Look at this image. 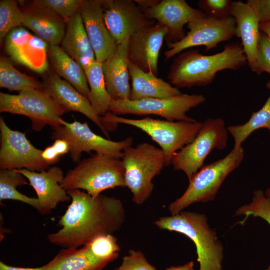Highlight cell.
<instances>
[{"instance_id": "obj_24", "label": "cell", "mask_w": 270, "mask_h": 270, "mask_svg": "<svg viewBox=\"0 0 270 270\" xmlns=\"http://www.w3.org/2000/svg\"><path fill=\"white\" fill-rule=\"evenodd\" d=\"M60 44L62 50L82 67L86 74L96 61L80 11L66 23V34Z\"/></svg>"}, {"instance_id": "obj_28", "label": "cell", "mask_w": 270, "mask_h": 270, "mask_svg": "<svg viewBox=\"0 0 270 270\" xmlns=\"http://www.w3.org/2000/svg\"><path fill=\"white\" fill-rule=\"evenodd\" d=\"M86 76L90 89L88 100L96 113L102 116L110 112L112 100L106 90L102 64L96 60L86 72Z\"/></svg>"}, {"instance_id": "obj_35", "label": "cell", "mask_w": 270, "mask_h": 270, "mask_svg": "<svg viewBox=\"0 0 270 270\" xmlns=\"http://www.w3.org/2000/svg\"><path fill=\"white\" fill-rule=\"evenodd\" d=\"M60 16L67 23L78 11L82 0H34Z\"/></svg>"}, {"instance_id": "obj_11", "label": "cell", "mask_w": 270, "mask_h": 270, "mask_svg": "<svg viewBox=\"0 0 270 270\" xmlns=\"http://www.w3.org/2000/svg\"><path fill=\"white\" fill-rule=\"evenodd\" d=\"M52 140L62 139L70 146V156L74 163H79L82 153L96 154L121 159L123 152L132 146L133 138L129 137L120 142H114L94 133L87 122H66L64 125L52 128Z\"/></svg>"}, {"instance_id": "obj_37", "label": "cell", "mask_w": 270, "mask_h": 270, "mask_svg": "<svg viewBox=\"0 0 270 270\" xmlns=\"http://www.w3.org/2000/svg\"><path fill=\"white\" fill-rule=\"evenodd\" d=\"M264 72L270 74V38L260 32L257 46L255 73L260 75Z\"/></svg>"}, {"instance_id": "obj_14", "label": "cell", "mask_w": 270, "mask_h": 270, "mask_svg": "<svg viewBox=\"0 0 270 270\" xmlns=\"http://www.w3.org/2000/svg\"><path fill=\"white\" fill-rule=\"evenodd\" d=\"M106 24L117 45L138 32L156 24L134 0H102Z\"/></svg>"}, {"instance_id": "obj_6", "label": "cell", "mask_w": 270, "mask_h": 270, "mask_svg": "<svg viewBox=\"0 0 270 270\" xmlns=\"http://www.w3.org/2000/svg\"><path fill=\"white\" fill-rule=\"evenodd\" d=\"M244 157L242 146L234 148L224 158L203 166L189 180L184 193L169 205L172 215L178 214L194 204L214 200L226 178L239 168Z\"/></svg>"}, {"instance_id": "obj_12", "label": "cell", "mask_w": 270, "mask_h": 270, "mask_svg": "<svg viewBox=\"0 0 270 270\" xmlns=\"http://www.w3.org/2000/svg\"><path fill=\"white\" fill-rule=\"evenodd\" d=\"M236 27L235 20L232 16L221 20L206 16L192 21L188 24L189 32L184 39L168 45L166 60L195 46H204L208 52L219 44L231 40L235 36Z\"/></svg>"}, {"instance_id": "obj_21", "label": "cell", "mask_w": 270, "mask_h": 270, "mask_svg": "<svg viewBox=\"0 0 270 270\" xmlns=\"http://www.w3.org/2000/svg\"><path fill=\"white\" fill-rule=\"evenodd\" d=\"M16 170L23 174L29 181V184L35 190L39 200L41 214H50L58 204L71 200L67 191L60 186L65 176L60 168L54 166L39 172L26 169Z\"/></svg>"}, {"instance_id": "obj_2", "label": "cell", "mask_w": 270, "mask_h": 270, "mask_svg": "<svg viewBox=\"0 0 270 270\" xmlns=\"http://www.w3.org/2000/svg\"><path fill=\"white\" fill-rule=\"evenodd\" d=\"M246 64V56L238 44H228L222 52L210 56L192 49L174 60L168 78L178 88L206 86L212 83L218 72L238 70Z\"/></svg>"}, {"instance_id": "obj_45", "label": "cell", "mask_w": 270, "mask_h": 270, "mask_svg": "<svg viewBox=\"0 0 270 270\" xmlns=\"http://www.w3.org/2000/svg\"><path fill=\"white\" fill-rule=\"evenodd\" d=\"M260 30L270 38V22L260 23Z\"/></svg>"}, {"instance_id": "obj_3", "label": "cell", "mask_w": 270, "mask_h": 270, "mask_svg": "<svg viewBox=\"0 0 270 270\" xmlns=\"http://www.w3.org/2000/svg\"><path fill=\"white\" fill-rule=\"evenodd\" d=\"M154 224L160 229L182 234L194 242L200 270H222L224 246L204 214L182 211L160 218Z\"/></svg>"}, {"instance_id": "obj_16", "label": "cell", "mask_w": 270, "mask_h": 270, "mask_svg": "<svg viewBox=\"0 0 270 270\" xmlns=\"http://www.w3.org/2000/svg\"><path fill=\"white\" fill-rule=\"evenodd\" d=\"M143 12L148 20H155L167 28L168 33L165 38L167 45L186 37L184 26L186 24L206 16L202 10L192 8L184 0H160Z\"/></svg>"}, {"instance_id": "obj_1", "label": "cell", "mask_w": 270, "mask_h": 270, "mask_svg": "<svg viewBox=\"0 0 270 270\" xmlns=\"http://www.w3.org/2000/svg\"><path fill=\"white\" fill-rule=\"evenodd\" d=\"M67 192L72 202L58 222L61 229L48 236L50 244L65 249L79 248L96 237L112 234L124 222L120 200L102 194L94 198L79 190Z\"/></svg>"}, {"instance_id": "obj_46", "label": "cell", "mask_w": 270, "mask_h": 270, "mask_svg": "<svg viewBox=\"0 0 270 270\" xmlns=\"http://www.w3.org/2000/svg\"><path fill=\"white\" fill-rule=\"evenodd\" d=\"M265 194L266 196L270 198V188L266 190Z\"/></svg>"}, {"instance_id": "obj_25", "label": "cell", "mask_w": 270, "mask_h": 270, "mask_svg": "<svg viewBox=\"0 0 270 270\" xmlns=\"http://www.w3.org/2000/svg\"><path fill=\"white\" fill-rule=\"evenodd\" d=\"M128 66L132 82L129 100L138 101L150 98H166L182 94L178 88L158 78L152 72L143 71L130 60Z\"/></svg>"}, {"instance_id": "obj_19", "label": "cell", "mask_w": 270, "mask_h": 270, "mask_svg": "<svg viewBox=\"0 0 270 270\" xmlns=\"http://www.w3.org/2000/svg\"><path fill=\"white\" fill-rule=\"evenodd\" d=\"M80 12L96 60L103 63L114 54L118 45L106 24L102 0H82Z\"/></svg>"}, {"instance_id": "obj_44", "label": "cell", "mask_w": 270, "mask_h": 270, "mask_svg": "<svg viewBox=\"0 0 270 270\" xmlns=\"http://www.w3.org/2000/svg\"><path fill=\"white\" fill-rule=\"evenodd\" d=\"M166 270H194V262H190L183 266H172Z\"/></svg>"}, {"instance_id": "obj_18", "label": "cell", "mask_w": 270, "mask_h": 270, "mask_svg": "<svg viewBox=\"0 0 270 270\" xmlns=\"http://www.w3.org/2000/svg\"><path fill=\"white\" fill-rule=\"evenodd\" d=\"M168 33L167 28L158 22L131 36L128 46L129 60L143 71L158 76L160 51Z\"/></svg>"}, {"instance_id": "obj_27", "label": "cell", "mask_w": 270, "mask_h": 270, "mask_svg": "<svg viewBox=\"0 0 270 270\" xmlns=\"http://www.w3.org/2000/svg\"><path fill=\"white\" fill-rule=\"evenodd\" d=\"M109 264L94 258L84 246L63 248L41 270H102Z\"/></svg>"}, {"instance_id": "obj_33", "label": "cell", "mask_w": 270, "mask_h": 270, "mask_svg": "<svg viewBox=\"0 0 270 270\" xmlns=\"http://www.w3.org/2000/svg\"><path fill=\"white\" fill-rule=\"evenodd\" d=\"M84 246L96 260L108 264L116 260L120 252L118 240L112 234L96 237Z\"/></svg>"}, {"instance_id": "obj_17", "label": "cell", "mask_w": 270, "mask_h": 270, "mask_svg": "<svg viewBox=\"0 0 270 270\" xmlns=\"http://www.w3.org/2000/svg\"><path fill=\"white\" fill-rule=\"evenodd\" d=\"M44 90L66 111L80 112L95 124L109 139L108 130L92 108L88 99L80 94L70 84L63 80L52 69L44 74L42 82Z\"/></svg>"}, {"instance_id": "obj_42", "label": "cell", "mask_w": 270, "mask_h": 270, "mask_svg": "<svg viewBox=\"0 0 270 270\" xmlns=\"http://www.w3.org/2000/svg\"><path fill=\"white\" fill-rule=\"evenodd\" d=\"M142 11L150 8L160 3L159 0H134Z\"/></svg>"}, {"instance_id": "obj_4", "label": "cell", "mask_w": 270, "mask_h": 270, "mask_svg": "<svg viewBox=\"0 0 270 270\" xmlns=\"http://www.w3.org/2000/svg\"><path fill=\"white\" fill-rule=\"evenodd\" d=\"M102 120L109 131L118 124H124L146 132L160 146L166 157V166L171 164L176 154L194 140L202 125V122L196 120L175 122L149 117L130 119L119 116L110 112L102 116Z\"/></svg>"}, {"instance_id": "obj_29", "label": "cell", "mask_w": 270, "mask_h": 270, "mask_svg": "<svg viewBox=\"0 0 270 270\" xmlns=\"http://www.w3.org/2000/svg\"><path fill=\"white\" fill-rule=\"evenodd\" d=\"M0 87L18 92L24 91L44 90V84L16 69L4 56L0 58Z\"/></svg>"}, {"instance_id": "obj_7", "label": "cell", "mask_w": 270, "mask_h": 270, "mask_svg": "<svg viewBox=\"0 0 270 270\" xmlns=\"http://www.w3.org/2000/svg\"><path fill=\"white\" fill-rule=\"evenodd\" d=\"M122 159L126 187L132 194L134 202L141 205L153 192V179L166 166L164 154L161 148L144 142L125 149Z\"/></svg>"}, {"instance_id": "obj_32", "label": "cell", "mask_w": 270, "mask_h": 270, "mask_svg": "<svg viewBox=\"0 0 270 270\" xmlns=\"http://www.w3.org/2000/svg\"><path fill=\"white\" fill-rule=\"evenodd\" d=\"M14 0L0 1V44L13 30L22 26L23 12Z\"/></svg>"}, {"instance_id": "obj_8", "label": "cell", "mask_w": 270, "mask_h": 270, "mask_svg": "<svg viewBox=\"0 0 270 270\" xmlns=\"http://www.w3.org/2000/svg\"><path fill=\"white\" fill-rule=\"evenodd\" d=\"M0 112L28 116L37 132L46 126L54 128L66 122L62 118L66 110L45 90L24 91L17 95L0 92Z\"/></svg>"}, {"instance_id": "obj_34", "label": "cell", "mask_w": 270, "mask_h": 270, "mask_svg": "<svg viewBox=\"0 0 270 270\" xmlns=\"http://www.w3.org/2000/svg\"><path fill=\"white\" fill-rule=\"evenodd\" d=\"M235 215L246 216L242 223L252 216L262 218L270 226V198L262 190H257L254 192L252 202L239 208Z\"/></svg>"}, {"instance_id": "obj_31", "label": "cell", "mask_w": 270, "mask_h": 270, "mask_svg": "<svg viewBox=\"0 0 270 270\" xmlns=\"http://www.w3.org/2000/svg\"><path fill=\"white\" fill-rule=\"evenodd\" d=\"M28 184L26 178L14 170H0V202L4 200L19 201L28 204L39 212L40 206L38 198L28 197L20 193L16 188Z\"/></svg>"}, {"instance_id": "obj_22", "label": "cell", "mask_w": 270, "mask_h": 270, "mask_svg": "<svg viewBox=\"0 0 270 270\" xmlns=\"http://www.w3.org/2000/svg\"><path fill=\"white\" fill-rule=\"evenodd\" d=\"M230 16L236 22L235 36L242 40V46L251 70L255 72L256 56L260 31V22L251 6L246 2H232Z\"/></svg>"}, {"instance_id": "obj_26", "label": "cell", "mask_w": 270, "mask_h": 270, "mask_svg": "<svg viewBox=\"0 0 270 270\" xmlns=\"http://www.w3.org/2000/svg\"><path fill=\"white\" fill-rule=\"evenodd\" d=\"M48 56L54 72L88 99L90 89L82 67L59 46H48Z\"/></svg>"}, {"instance_id": "obj_13", "label": "cell", "mask_w": 270, "mask_h": 270, "mask_svg": "<svg viewBox=\"0 0 270 270\" xmlns=\"http://www.w3.org/2000/svg\"><path fill=\"white\" fill-rule=\"evenodd\" d=\"M1 146L0 170L26 169L41 172L49 168L42 158V150L36 148L28 139L25 134L12 130L0 118Z\"/></svg>"}, {"instance_id": "obj_15", "label": "cell", "mask_w": 270, "mask_h": 270, "mask_svg": "<svg viewBox=\"0 0 270 270\" xmlns=\"http://www.w3.org/2000/svg\"><path fill=\"white\" fill-rule=\"evenodd\" d=\"M4 41L6 52L13 61L38 74L48 70V44L21 26L10 32Z\"/></svg>"}, {"instance_id": "obj_41", "label": "cell", "mask_w": 270, "mask_h": 270, "mask_svg": "<svg viewBox=\"0 0 270 270\" xmlns=\"http://www.w3.org/2000/svg\"><path fill=\"white\" fill-rule=\"evenodd\" d=\"M52 146L60 156L70 152V146L69 144L64 140H56Z\"/></svg>"}, {"instance_id": "obj_36", "label": "cell", "mask_w": 270, "mask_h": 270, "mask_svg": "<svg viewBox=\"0 0 270 270\" xmlns=\"http://www.w3.org/2000/svg\"><path fill=\"white\" fill-rule=\"evenodd\" d=\"M232 2L230 0H200L198 6L206 16L221 20L230 16Z\"/></svg>"}, {"instance_id": "obj_5", "label": "cell", "mask_w": 270, "mask_h": 270, "mask_svg": "<svg viewBox=\"0 0 270 270\" xmlns=\"http://www.w3.org/2000/svg\"><path fill=\"white\" fill-rule=\"evenodd\" d=\"M66 191L82 190L96 198L104 190L126 187L120 159L96 154L70 170L60 184Z\"/></svg>"}, {"instance_id": "obj_9", "label": "cell", "mask_w": 270, "mask_h": 270, "mask_svg": "<svg viewBox=\"0 0 270 270\" xmlns=\"http://www.w3.org/2000/svg\"><path fill=\"white\" fill-rule=\"evenodd\" d=\"M228 140L224 121L221 118H208L194 140L175 154L171 164L174 170L184 172L190 180L212 150L226 147Z\"/></svg>"}, {"instance_id": "obj_23", "label": "cell", "mask_w": 270, "mask_h": 270, "mask_svg": "<svg viewBox=\"0 0 270 270\" xmlns=\"http://www.w3.org/2000/svg\"><path fill=\"white\" fill-rule=\"evenodd\" d=\"M130 37L118 45L114 54L102 64L106 90L113 100H130L128 46Z\"/></svg>"}, {"instance_id": "obj_10", "label": "cell", "mask_w": 270, "mask_h": 270, "mask_svg": "<svg viewBox=\"0 0 270 270\" xmlns=\"http://www.w3.org/2000/svg\"><path fill=\"white\" fill-rule=\"evenodd\" d=\"M206 102L202 94H182L166 98H150L138 101L112 100L110 112L118 116L155 115L169 121L194 122L188 116L192 108Z\"/></svg>"}, {"instance_id": "obj_38", "label": "cell", "mask_w": 270, "mask_h": 270, "mask_svg": "<svg viewBox=\"0 0 270 270\" xmlns=\"http://www.w3.org/2000/svg\"><path fill=\"white\" fill-rule=\"evenodd\" d=\"M114 270H156L140 251L130 250L123 258L122 264Z\"/></svg>"}, {"instance_id": "obj_30", "label": "cell", "mask_w": 270, "mask_h": 270, "mask_svg": "<svg viewBox=\"0 0 270 270\" xmlns=\"http://www.w3.org/2000/svg\"><path fill=\"white\" fill-rule=\"evenodd\" d=\"M266 87L270 92V80L267 82ZM260 128L268 129L270 136V95L262 108L253 112L246 123L227 128L234 138V148L242 147V144L254 131Z\"/></svg>"}, {"instance_id": "obj_39", "label": "cell", "mask_w": 270, "mask_h": 270, "mask_svg": "<svg viewBox=\"0 0 270 270\" xmlns=\"http://www.w3.org/2000/svg\"><path fill=\"white\" fill-rule=\"evenodd\" d=\"M260 23L270 22V0H248Z\"/></svg>"}, {"instance_id": "obj_43", "label": "cell", "mask_w": 270, "mask_h": 270, "mask_svg": "<svg viewBox=\"0 0 270 270\" xmlns=\"http://www.w3.org/2000/svg\"><path fill=\"white\" fill-rule=\"evenodd\" d=\"M0 270H41V267L36 268H24L8 266L0 262Z\"/></svg>"}, {"instance_id": "obj_20", "label": "cell", "mask_w": 270, "mask_h": 270, "mask_svg": "<svg viewBox=\"0 0 270 270\" xmlns=\"http://www.w3.org/2000/svg\"><path fill=\"white\" fill-rule=\"evenodd\" d=\"M23 12L22 26L32 30L48 46H59L66 34V22L49 8L34 0H18Z\"/></svg>"}, {"instance_id": "obj_40", "label": "cell", "mask_w": 270, "mask_h": 270, "mask_svg": "<svg viewBox=\"0 0 270 270\" xmlns=\"http://www.w3.org/2000/svg\"><path fill=\"white\" fill-rule=\"evenodd\" d=\"M42 156L43 160L50 166L57 163L60 157L52 145L42 150Z\"/></svg>"}]
</instances>
